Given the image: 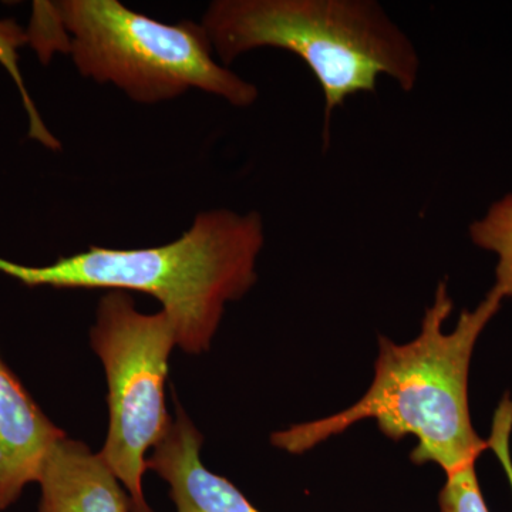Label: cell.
<instances>
[{
    "label": "cell",
    "instance_id": "obj_6",
    "mask_svg": "<svg viewBox=\"0 0 512 512\" xmlns=\"http://www.w3.org/2000/svg\"><path fill=\"white\" fill-rule=\"evenodd\" d=\"M64 436L0 357V512L39 481L47 454Z\"/></svg>",
    "mask_w": 512,
    "mask_h": 512
},
{
    "label": "cell",
    "instance_id": "obj_9",
    "mask_svg": "<svg viewBox=\"0 0 512 512\" xmlns=\"http://www.w3.org/2000/svg\"><path fill=\"white\" fill-rule=\"evenodd\" d=\"M468 232L474 245L497 255L493 288L504 299L512 298V194L495 201L483 218L470 225Z\"/></svg>",
    "mask_w": 512,
    "mask_h": 512
},
{
    "label": "cell",
    "instance_id": "obj_8",
    "mask_svg": "<svg viewBox=\"0 0 512 512\" xmlns=\"http://www.w3.org/2000/svg\"><path fill=\"white\" fill-rule=\"evenodd\" d=\"M37 512H131L130 495L100 453L64 436L40 473Z\"/></svg>",
    "mask_w": 512,
    "mask_h": 512
},
{
    "label": "cell",
    "instance_id": "obj_1",
    "mask_svg": "<svg viewBox=\"0 0 512 512\" xmlns=\"http://www.w3.org/2000/svg\"><path fill=\"white\" fill-rule=\"evenodd\" d=\"M495 288L473 311L461 312L456 328L444 332L454 303L447 281L437 286L412 342L397 345L380 336L375 377L362 399L323 419L275 431L272 446L303 454L362 420H375L390 440L413 436L410 460L417 466L437 464L444 474L477 463L488 450L471 421L468 376L478 338L503 305Z\"/></svg>",
    "mask_w": 512,
    "mask_h": 512
},
{
    "label": "cell",
    "instance_id": "obj_3",
    "mask_svg": "<svg viewBox=\"0 0 512 512\" xmlns=\"http://www.w3.org/2000/svg\"><path fill=\"white\" fill-rule=\"evenodd\" d=\"M201 25L224 66L259 47L298 56L325 97V144L333 111L380 76L404 92L419 80L416 47L375 0H217Z\"/></svg>",
    "mask_w": 512,
    "mask_h": 512
},
{
    "label": "cell",
    "instance_id": "obj_11",
    "mask_svg": "<svg viewBox=\"0 0 512 512\" xmlns=\"http://www.w3.org/2000/svg\"><path fill=\"white\" fill-rule=\"evenodd\" d=\"M439 504L440 512H490L478 483L476 463L447 474Z\"/></svg>",
    "mask_w": 512,
    "mask_h": 512
},
{
    "label": "cell",
    "instance_id": "obj_5",
    "mask_svg": "<svg viewBox=\"0 0 512 512\" xmlns=\"http://www.w3.org/2000/svg\"><path fill=\"white\" fill-rule=\"evenodd\" d=\"M90 343L103 363L109 386V431L100 456L130 495L131 512H153L144 494L147 453L170 429L165 380L177 346L164 311H138L128 292L104 293Z\"/></svg>",
    "mask_w": 512,
    "mask_h": 512
},
{
    "label": "cell",
    "instance_id": "obj_4",
    "mask_svg": "<svg viewBox=\"0 0 512 512\" xmlns=\"http://www.w3.org/2000/svg\"><path fill=\"white\" fill-rule=\"evenodd\" d=\"M53 8L79 73L113 84L137 103L177 99L191 89L239 109L258 100L255 84L215 60L210 37L198 23L167 25L117 0H62Z\"/></svg>",
    "mask_w": 512,
    "mask_h": 512
},
{
    "label": "cell",
    "instance_id": "obj_2",
    "mask_svg": "<svg viewBox=\"0 0 512 512\" xmlns=\"http://www.w3.org/2000/svg\"><path fill=\"white\" fill-rule=\"evenodd\" d=\"M264 242L259 212L202 211L177 241L161 247H90L46 266L0 258V272L28 286L147 293L173 322L178 348L200 355L211 348L227 303L255 285Z\"/></svg>",
    "mask_w": 512,
    "mask_h": 512
},
{
    "label": "cell",
    "instance_id": "obj_7",
    "mask_svg": "<svg viewBox=\"0 0 512 512\" xmlns=\"http://www.w3.org/2000/svg\"><path fill=\"white\" fill-rule=\"evenodd\" d=\"M202 443L200 431L177 406L170 429L147 457V470L168 484L177 512H261L231 481L204 466Z\"/></svg>",
    "mask_w": 512,
    "mask_h": 512
},
{
    "label": "cell",
    "instance_id": "obj_10",
    "mask_svg": "<svg viewBox=\"0 0 512 512\" xmlns=\"http://www.w3.org/2000/svg\"><path fill=\"white\" fill-rule=\"evenodd\" d=\"M28 43V33L25 29L20 28L15 20L0 19V64L18 87L23 107L28 114L29 136L50 150H59V140L45 126V121L40 117L39 111L30 97L28 87L23 80L22 70H20L19 49Z\"/></svg>",
    "mask_w": 512,
    "mask_h": 512
}]
</instances>
